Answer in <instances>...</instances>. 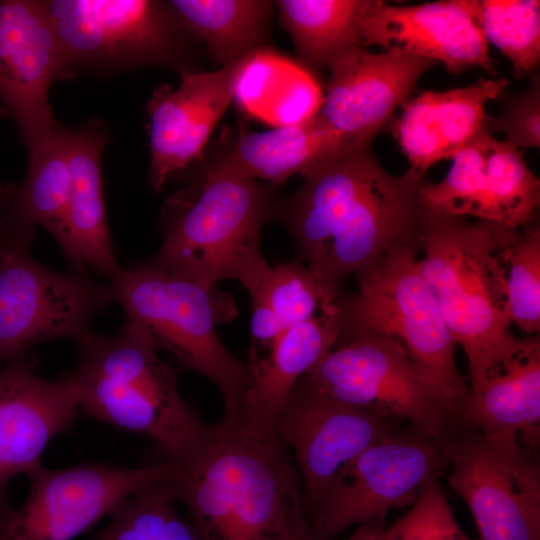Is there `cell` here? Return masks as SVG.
I'll use <instances>...</instances> for the list:
<instances>
[{
    "label": "cell",
    "instance_id": "obj_1",
    "mask_svg": "<svg viewBox=\"0 0 540 540\" xmlns=\"http://www.w3.org/2000/svg\"><path fill=\"white\" fill-rule=\"evenodd\" d=\"M302 176L282 219L305 265L336 296L349 275L391 249H420L424 175L389 173L369 145L344 147Z\"/></svg>",
    "mask_w": 540,
    "mask_h": 540
},
{
    "label": "cell",
    "instance_id": "obj_2",
    "mask_svg": "<svg viewBox=\"0 0 540 540\" xmlns=\"http://www.w3.org/2000/svg\"><path fill=\"white\" fill-rule=\"evenodd\" d=\"M177 465L173 498L199 540H312L297 468L276 433L224 414Z\"/></svg>",
    "mask_w": 540,
    "mask_h": 540
},
{
    "label": "cell",
    "instance_id": "obj_3",
    "mask_svg": "<svg viewBox=\"0 0 540 540\" xmlns=\"http://www.w3.org/2000/svg\"><path fill=\"white\" fill-rule=\"evenodd\" d=\"M75 343L79 359L69 376L80 411L147 436L166 460L178 464L187 458L206 424L182 398L176 370L150 338L127 320L115 336L90 331Z\"/></svg>",
    "mask_w": 540,
    "mask_h": 540
},
{
    "label": "cell",
    "instance_id": "obj_4",
    "mask_svg": "<svg viewBox=\"0 0 540 540\" xmlns=\"http://www.w3.org/2000/svg\"><path fill=\"white\" fill-rule=\"evenodd\" d=\"M515 228L422 209L419 270L432 290L469 372L510 334L500 252Z\"/></svg>",
    "mask_w": 540,
    "mask_h": 540
},
{
    "label": "cell",
    "instance_id": "obj_5",
    "mask_svg": "<svg viewBox=\"0 0 540 540\" xmlns=\"http://www.w3.org/2000/svg\"><path fill=\"white\" fill-rule=\"evenodd\" d=\"M268 212L269 196L256 181L207 168L197 186L165 204L152 261L207 286L232 279L248 290L269 264L260 252Z\"/></svg>",
    "mask_w": 540,
    "mask_h": 540
},
{
    "label": "cell",
    "instance_id": "obj_6",
    "mask_svg": "<svg viewBox=\"0 0 540 540\" xmlns=\"http://www.w3.org/2000/svg\"><path fill=\"white\" fill-rule=\"evenodd\" d=\"M109 285L128 321L157 349L168 351L182 367L208 378L223 397L224 413L239 410L248 382L247 366L228 351L217 333L218 326L238 315L230 294L153 261L121 268Z\"/></svg>",
    "mask_w": 540,
    "mask_h": 540
},
{
    "label": "cell",
    "instance_id": "obj_7",
    "mask_svg": "<svg viewBox=\"0 0 540 540\" xmlns=\"http://www.w3.org/2000/svg\"><path fill=\"white\" fill-rule=\"evenodd\" d=\"M301 380L332 398L428 435H447L463 426L462 403L385 336L343 330Z\"/></svg>",
    "mask_w": 540,
    "mask_h": 540
},
{
    "label": "cell",
    "instance_id": "obj_8",
    "mask_svg": "<svg viewBox=\"0 0 540 540\" xmlns=\"http://www.w3.org/2000/svg\"><path fill=\"white\" fill-rule=\"evenodd\" d=\"M419 247L397 246L356 276L358 290L339 301L342 331H363L399 343L463 405L468 386L456 360V343L422 276Z\"/></svg>",
    "mask_w": 540,
    "mask_h": 540
},
{
    "label": "cell",
    "instance_id": "obj_9",
    "mask_svg": "<svg viewBox=\"0 0 540 540\" xmlns=\"http://www.w3.org/2000/svg\"><path fill=\"white\" fill-rule=\"evenodd\" d=\"M35 230L0 232V364L56 339L78 341L91 331L94 315L114 301L108 284L85 271H52L35 261L29 247Z\"/></svg>",
    "mask_w": 540,
    "mask_h": 540
},
{
    "label": "cell",
    "instance_id": "obj_10",
    "mask_svg": "<svg viewBox=\"0 0 540 540\" xmlns=\"http://www.w3.org/2000/svg\"><path fill=\"white\" fill-rule=\"evenodd\" d=\"M72 75H99L142 66L187 70L190 32L169 2L154 0L44 1Z\"/></svg>",
    "mask_w": 540,
    "mask_h": 540
},
{
    "label": "cell",
    "instance_id": "obj_11",
    "mask_svg": "<svg viewBox=\"0 0 540 540\" xmlns=\"http://www.w3.org/2000/svg\"><path fill=\"white\" fill-rule=\"evenodd\" d=\"M449 436L401 427L347 462L308 516L312 540H332L352 525L413 505L448 468Z\"/></svg>",
    "mask_w": 540,
    "mask_h": 540
},
{
    "label": "cell",
    "instance_id": "obj_12",
    "mask_svg": "<svg viewBox=\"0 0 540 540\" xmlns=\"http://www.w3.org/2000/svg\"><path fill=\"white\" fill-rule=\"evenodd\" d=\"M536 455L514 436L467 426L450 433L448 482L468 506L481 540H540Z\"/></svg>",
    "mask_w": 540,
    "mask_h": 540
},
{
    "label": "cell",
    "instance_id": "obj_13",
    "mask_svg": "<svg viewBox=\"0 0 540 540\" xmlns=\"http://www.w3.org/2000/svg\"><path fill=\"white\" fill-rule=\"evenodd\" d=\"M178 469L166 459L137 468L86 463L48 469L40 464L26 475L28 495L0 540H72L137 491L173 480Z\"/></svg>",
    "mask_w": 540,
    "mask_h": 540
},
{
    "label": "cell",
    "instance_id": "obj_14",
    "mask_svg": "<svg viewBox=\"0 0 540 540\" xmlns=\"http://www.w3.org/2000/svg\"><path fill=\"white\" fill-rule=\"evenodd\" d=\"M443 180H423L422 209L521 228L536 220L540 180L523 151L483 129L453 158Z\"/></svg>",
    "mask_w": 540,
    "mask_h": 540
},
{
    "label": "cell",
    "instance_id": "obj_15",
    "mask_svg": "<svg viewBox=\"0 0 540 540\" xmlns=\"http://www.w3.org/2000/svg\"><path fill=\"white\" fill-rule=\"evenodd\" d=\"M401 427L300 379L278 416L275 432L297 468L307 518L347 462Z\"/></svg>",
    "mask_w": 540,
    "mask_h": 540
},
{
    "label": "cell",
    "instance_id": "obj_16",
    "mask_svg": "<svg viewBox=\"0 0 540 540\" xmlns=\"http://www.w3.org/2000/svg\"><path fill=\"white\" fill-rule=\"evenodd\" d=\"M71 76L44 1H0V101L28 152L58 122L48 101L51 86Z\"/></svg>",
    "mask_w": 540,
    "mask_h": 540
},
{
    "label": "cell",
    "instance_id": "obj_17",
    "mask_svg": "<svg viewBox=\"0 0 540 540\" xmlns=\"http://www.w3.org/2000/svg\"><path fill=\"white\" fill-rule=\"evenodd\" d=\"M437 62L399 48L380 53L358 48L330 66L317 113L345 147L369 146L402 107L422 75Z\"/></svg>",
    "mask_w": 540,
    "mask_h": 540
},
{
    "label": "cell",
    "instance_id": "obj_18",
    "mask_svg": "<svg viewBox=\"0 0 540 540\" xmlns=\"http://www.w3.org/2000/svg\"><path fill=\"white\" fill-rule=\"evenodd\" d=\"M31 353L0 364V504L7 487L41 464L47 445L69 431L80 412L70 376L46 380Z\"/></svg>",
    "mask_w": 540,
    "mask_h": 540
},
{
    "label": "cell",
    "instance_id": "obj_19",
    "mask_svg": "<svg viewBox=\"0 0 540 540\" xmlns=\"http://www.w3.org/2000/svg\"><path fill=\"white\" fill-rule=\"evenodd\" d=\"M245 57V56H244ZM212 72L184 70L176 89L160 85L149 99V183L160 191L172 174L201 159L205 145L233 101L242 59Z\"/></svg>",
    "mask_w": 540,
    "mask_h": 540
},
{
    "label": "cell",
    "instance_id": "obj_20",
    "mask_svg": "<svg viewBox=\"0 0 540 540\" xmlns=\"http://www.w3.org/2000/svg\"><path fill=\"white\" fill-rule=\"evenodd\" d=\"M363 45L399 48L441 62L455 75L478 67L495 76L486 40L476 23L475 0L390 5L370 0L361 21Z\"/></svg>",
    "mask_w": 540,
    "mask_h": 540
},
{
    "label": "cell",
    "instance_id": "obj_21",
    "mask_svg": "<svg viewBox=\"0 0 540 540\" xmlns=\"http://www.w3.org/2000/svg\"><path fill=\"white\" fill-rule=\"evenodd\" d=\"M463 426L490 436H514L537 453L540 442V338L510 333L469 372Z\"/></svg>",
    "mask_w": 540,
    "mask_h": 540
},
{
    "label": "cell",
    "instance_id": "obj_22",
    "mask_svg": "<svg viewBox=\"0 0 540 540\" xmlns=\"http://www.w3.org/2000/svg\"><path fill=\"white\" fill-rule=\"evenodd\" d=\"M508 84L506 78H481L408 100L390 130L410 168L424 175L437 162L452 159L482 130L487 103L499 98Z\"/></svg>",
    "mask_w": 540,
    "mask_h": 540
},
{
    "label": "cell",
    "instance_id": "obj_23",
    "mask_svg": "<svg viewBox=\"0 0 540 540\" xmlns=\"http://www.w3.org/2000/svg\"><path fill=\"white\" fill-rule=\"evenodd\" d=\"M342 332L336 308L281 332L268 346L250 350L248 382L238 416L250 427L276 433L278 416L298 381L335 345Z\"/></svg>",
    "mask_w": 540,
    "mask_h": 540
},
{
    "label": "cell",
    "instance_id": "obj_24",
    "mask_svg": "<svg viewBox=\"0 0 540 540\" xmlns=\"http://www.w3.org/2000/svg\"><path fill=\"white\" fill-rule=\"evenodd\" d=\"M107 142V129L99 120L68 129L71 189L61 248L74 270L84 271L89 265L111 279L121 267L114 255L103 197L101 155Z\"/></svg>",
    "mask_w": 540,
    "mask_h": 540
},
{
    "label": "cell",
    "instance_id": "obj_25",
    "mask_svg": "<svg viewBox=\"0 0 540 540\" xmlns=\"http://www.w3.org/2000/svg\"><path fill=\"white\" fill-rule=\"evenodd\" d=\"M344 147L316 114L297 124L243 133L208 168L280 184Z\"/></svg>",
    "mask_w": 540,
    "mask_h": 540
},
{
    "label": "cell",
    "instance_id": "obj_26",
    "mask_svg": "<svg viewBox=\"0 0 540 540\" xmlns=\"http://www.w3.org/2000/svg\"><path fill=\"white\" fill-rule=\"evenodd\" d=\"M233 100L245 113L280 127L315 116L323 93L309 71L263 47L242 59Z\"/></svg>",
    "mask_w": 540,
    "mask_h": 540
},
{
    "label": "cell",
    "instance_id": "obj_27",
    "mask_svg": "<svg viewBox=\"0 0 540 540\" xmlns=\"http://www.w3.org/2000/svg\"><path fill=\"white\" fill-rule=\"evenodd\" d=\"M252 300V347L268 346L281 332L333 310V294L301 261L268 264L248 289Z\"/></svg>",
    "mask_w": 540,
    "mask_h": 540
},
{
    "label": "cell",
    "instance_id": "obj_28",
    "mask_svg": "<svg viewBox=\"0 0 540 540\" xmlns=\"http://www.w3.org/2000/svg\"><path fill=\"white\" fill-rule=\"evenodd\" d=\"M29 154L30 166L22 184H5L8 204L21 223L43 227L61 247L71 189L68 129L58 123Z\"/></svg>",
    "mask_w": 540,
    "mask_h": 540
},
{
    "label": "cell",
    "instance_id": "obj_29",
    "mask_svg": "<svg viewBox=\"0 0 540 540\" xmlns=\"http://www.w3.org/2000/svg\"><path fill=\"white\" fill-rule=\"evenodd\" d=\"M370 0L275 1L282 26L309 64L328 67L343 54L365 48L361 21Z\"/></svg>",
    "mask_w": 540,
    "mask_h": 540
},
{
    "label": "cell",
    "instance_id": "obj_30",
    "mask_svg": "<svg viewBox=\"0 0 540 540\" xmlns=\"http://www.w3.org/2000/svg\"><path fill=\"white\" fill-rule=\"evenodd\" d=\"M184 26L207 45L222 66L260 48L267 39L273 3L264 0L168 1Z\"/></svg>",
    "mask_w": 540,
    "mask_h": 540
},
{
    "label": "cell",
    "instance_id": "obj_31",
    "mask_svg": "<svg viewBox=\"0 0 540 540\" xmlns=\"http://www.w3.org/2000/svg\"><path fill=\"white\" fill-rule=\"evenodd\" d=\"M476 23L487 44L512 64L516 77L535 73L540 62L538 0H475Z\"/></svg>",
    "mask_w": 540,
    "mask_h": 540
},
{
    "label": "cell",
    "instance_id": "obj_32",
    "mask_svg": "<svg viewBox=\"0 0 540 540\" xmlns=\"http://www.w3.org/2000/svg\"><path fill=\"white\" fill-rule=\"evenodd\" d=\"M171 481L145 487L122 501L96 540H199L191 522L174 507Z\"/></svg>",
    "mask_w": 540,
    "mask_h": 540
},
{
    "label": "cell",
    "instance_id": "obj_33",
    "mask_svg": "<svg viewBox=\"0 0 540 540\" xmlns=\"http://www.w3.org/2000/svg\"><path fill=\"white\" fill-rule=\"evenodd\" d=\"M511 322L526 335L540 332V227L515 228L500 252Z\"/></svg>",
    "mask_w": 540,
    "mask_h": 540
},
{
    "label": "cell",
    "instance_id": "obj_34",
    "mask_svg": "<svg viewBox=\"0 0 540 540\" xmlns=\"http://www.w3.org/2000/svg\"><path fill=\"white\" fill-rule=\"evenodd\" d=\"M439 479L427 482L408 512L376 540H472L458 524Z\"/></svg>",
    "mask_w": 540,
    "mask_h": 540
},
{
    "label": "cell",
    "instance_id": "obj_35",
    "mask_svg": "<svg viewBox=\"0 0 540 540\" xmlns=\"http://www.w3.org/2000/svg\"><path fill=\"white\" fill-rule=\"evenodd\" d=\"M502 110L486 115L482 129L490 134L503 133L509 143L524 151L540 147V77L531 76L529 87L519 93L503 92Z\"/></svg>",
    "mask_w": 540,
    "mask_h": 540
},
{
    "label": "cell",
    "instance_id": "obj_36",
    "mask_svg": "<svg viewBox=\"0 0 540 540\" xmlns=\"http://www.w3.org/2000/svg\"><path fill=\"white\" fill-rule=\"evenodd\" d=\"M384 522L385 518L379 517L358 524L353 534L346 540H376L384 528Z\"/></svg>",
    "mask_w": 540,
    "mask_h": 540
},
{
    "label": "cell",
    "instance_id": "obj_37",
    "mask_svg": "<svg viewBox=\"0 0 540 540\" xmlns=\"http://www.w3.org/2000/svg\"><path fill=\"white\" fill-rule=\"evenodd\" d=\"M13 512L11 505L0 504V534L4 531Z\"/></svg>",
    "mask_w": 540,
    "mask_h": 540
}]
</instances>
